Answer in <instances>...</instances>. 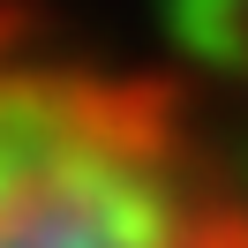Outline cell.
Here are the masks:
<instances>
[{
    "label": "cell",
    "instance_id": "cell-1",
    "mask_svg": "<svg viewBox=\"0 0 248 248\" xmlns=\"http://www.w3.org/2000/svg\"><path fill=\"white\" fill-rule=\"evenodd\" d=\"M0 248H248V211L151 98L16 68L0 98Z\"/></svg>",
    "mask_w": 248,
    "mask_h": 248
},
{
    "label": "cell",
    "instance_id": "cell-2",
    "mask_svg": "<svg viewBox=\"0 0 248 248\" xmlns=\"http://www.w3.org/2000/svg\"><path fill=\"white\" fill-rule=\"evenodd\" d=\"M166 23L188 53L203 61H226L233 53V31H241V0H166Z\"/></svg>",
    "mask_w": 248,
    "mask_h": 248
}]
</instances>
